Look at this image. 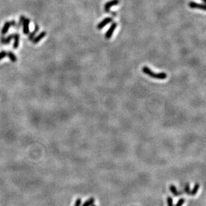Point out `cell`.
Masks as SVG:
<instances>
[{
	"label": "cell",
	"mask_w": 206,
	"mask_h": 206,
	"mask_svg": "<svg viewBox=\"0 0 206 206\" xmlns=\"http://www.w3.org/2000/svg\"><path fill=\"white\" fill-rule=\"evenodd\" d=\"M143 72L149 77H153V78L157 79H165L167 78L168 75H167L166 73L165 72H160V73H155L151 70L147 66H144L142 68Z\"/></svg>",
	"instance_id": "cell-1"
},
{
	"label": "cell",
	"mask_w": 206,
	"mask_h": 206,
	"mask_svg": "<svg viewBox=\"0 0 206 206\" xmlns=\"http://www.w3.org/2000/svg\"><path fill=\"white\" fill-rule=\"evenodd\" d=\"M118 26V24L117 23H113V24L111 25L110 28L108 29V30L107 31V32L106 33V35H105V38L106 39H110L112 38L113 34H114V31L116 30V28Z\"/></svg>",
	"instance_id": "cell-2"
},
{
	"label": "cell",
	"mask_w": 206,
	"mask_h": 206,
	"mask_svg": "<svg viewBox=\"0 0 206 206\" xmlns=\"http://www.w3.org/2000/svg\"><path fill=\"white\" fill-rule=\"evenodd\" d=\"M30 23V19L28 18H25L24 22H23V33L25 35H28L30 34V28H29V25Z\"/></svg>",
	"instance_id": "cell-3"
},
{
	"label": "cell",
	"mask_w": 206,
	"mask_h": 206,
	"mask_svg": "<svg viewBox=\"0 0 206 206\" xmlns=\"http://www.w3.org/2000/svg\"><path fill=\"white\" fill-rule=\"evenodd\" d=\"M112 17H106V18L103 19L100 23H99L98 26H97V28H98V30H102V28H104L105 26H107L108 24H110V23L112 22Z\"/></svg>",
	"instance_id": "cell-4"
},
{
	"label": "cell",
	"mask_w": 206,
	"mask_h": 206,
	"mask_svg": "<svg viewBox=\"0 0 206 206\" xmlns=\"http://www.w3.org/2000/svg\"><path fill=\"white\" fill-rule=\"evenodd\" d=\"M188 5H189V7H191L192 9H199L203 11L205 10V4H200L199 3L194 2V1H190Z\"/></svg>",
	"instance_id": "cell-5"
},
{
	"label": "cell",
	"mask_w": 206,
	"mask_h": 206,
	"mask_svg": "<svg viewBox=\"0 0 206 206\" xmlns=\"http://www.w3.org/2000/svg\"><path fill=\"white\" fill-rule=\"evenodd\" d=\"M46 34H47V33H46V32H44V31H43V32H41L40 34L38 35V36H35V38L33 39V40H32V43L34 44H37L38 43L40 42V41L42 40V39H44L45 37L46 36Z\"/></svg>",
	"instance_id": "cell-6"
},
{
	"label": "cell",
	"mask_w": 206,
	"mask_h": 206,
	"mask_svg": "<svg viewBox=\"0 0 206 206\" xmlns=\"http://www.w3.org/2000/svg\"><path fill=\"white\" fill-rule=\"evenodd\" d=\"M119 2H120L119 0H111V1H108V2H107L106 3V5H105L104 6V8L106 9V11H108L112 7L118 5Z\"/></svg>",
	"instance_id": "cell-7"
},
{
	"label": "cell",
	"mask_w": 206,
	"mask_h": 206,
	"mask_svg": "<svg viewBox=\"0 0 206 206\" xmlns=\"http://www.w3.org/2000/svg\"><path fill=\"white\" fill-rule=\"evenodd\" d=\"M14 34H10L8 36L5 37L4 36H1V43L2 44H9L11 42L12 39H13Z\"/></svg>",
	"instance_id": "cell-8"
},
{
	"label": "cell",
	"mask_w": 206,
	"mask_h": 206,
	"mask_svg": "<svg viewBox=\"0 0 206 206\" xmlns=\"http://www.w3.org/2000/svg\"><path fill=\"white\" fill-rule=\"evenodd\" d=\"M13 39H14V42H13V48L14 50H16L18 48L19 46V40H20V36L17 33L14 34V36H13Z\"/></svg>",
	"instance_id": "cell-9"
},
{
	"label": "cell",
	"mask_w": 206,
	"mask_h": 206,
	"mask_svg": "<svg viewBox=\"0 0 206 206\" xmlns=\"http://www.w3.org/2000/svg\"><path fill=\"white\" fill-rule=\"evenodd\" d=\"M10 28H11L10 21H6V22L4 24V25H3L2 29H1V35H2V36H5V35L8 32V31Z\"/></svg>",
	"instance_id": "cell-10"
},
{
	"label": "cell",
	"mask_w": 206,
	"mask_h": 206,
	"mask_svg": "<svg viewBox=\"0 0 206 206\" xmlns=\"http://www.w3.org/2000/svg\"><path fill=\"white\" fill-rule=\"evenodd\" d=\"M39 31V26L37 24H36L35 23V28H34V31H33L32 32H31L30 35H29L28 36V40L30 41H32L33 39H34L35 38V36H36V35L37 34V33H38V32Z\"/></svg>",
	"instance_id": "cell-11"
},
{
	"label": "cell",
	"mask_w": 206,
	"mask_h": 206,
	"mask_svg": "<svg viewBox=\"0 0 206 206\" xmlns=\"http://www.w3.org/2000/svg\"><path fill=\"white\" fill-rule=\"evenodd\" d=\"M170 191L172 193L174 194V195L176 196V197H178L179 195H182V192H179L178 191V189H177V188L176 186H175L174 185H173V184H172V185H170Z\"/></svg>",
	"instance_id": "cell-12"
},
{
	"label": "cell",
	"mask_w": 206,
	"mask_h": 206,
	"mask_svg": "<svg viewBox=\"0 0 206 206\" xmlns=\"http://www.w3.org/2000/svg\"><path fill=\"white\" fill-rule=\"evenodd\" d=\"M7 56L12 62H15L17 61L16 55H15L11 51H9L7 52Z\"/></svg>",
	"instance_id": "cell-13"
},
{
	"label": "cell",
	"mask_w": 206,
	"mask_h": 206,
	"mask_svg": "<svg viewBox=\"0 0 206 206\" xmlns=\"http://www.w3.org/2000/svg\"><path fill=\"white\" fill-rule=\"evenodd\" d=\"M25 18H26V17H25L24 15H21L20 17H19L18 24H16V26H15V28L17 30H19V29H20L21 27L22 26L23 22H24Z\"/></svg>",
	"instance_id": "cell-14"
},
{
	"label": "cell",
	"mask_w": 206,
	"mask_h": 206,
	"mask_svg": "<svg viewBox=\"0 0 206 206\" xmlns=\"http://www.w3.org/2000/svg\"><path fill=\"white\" fill-rule=\"evenodd\" d=\"M199 184H198V183H196V184H195V186H194L193 189L191 191V195H196L197 193V191H198V189H199Z\"/></svg>",
	"instance_id": "cell-15"
},
{
	"label": "cell",
	"mask_w": 206,
	"mask_h": 206,
	"mask_svg": "<svg viewBox=\"0 0 206 206\" xmlns=\"http://www.w3.org/2000/svg\"><path fill=\"white\" fill-rule=\"evenodd\" d=\"M94 202H95L94 198L91 197V198H89V199H87V201L83 204L82 206H91L92 204L94 203Z\"/></svg>",
	"instance_id": "cell-16"
},
{
	"label": "cell",
	"mask_w": 206,
	"mask_h": 206,
	"mask_svg": "<svg viewBox=\"0 0 206 206\" xmlns=\"http://www.w3.org/2000/svg\"><path fill=\"white\" fill-rule=\"evenodd\" d=\"M184 191L188 195H191V190H190V186L189 184H186L185 186V188H184Z\"/></svg>",
	"instance_id": "cell-17"
},
{
	"label": "cell",
	"mask_w": 206,
	"mask_h": 206,
	"mask_svg": "<svg viewBox=\"0 0 206 206\" xmlns=\"http://www.w3.org/2000/svg\"><path fill=\"white\" fill-rule=\"evenodd\" d=\"M185 201H186V200L184 198H181V199L178 200V203H176V205L175 206H182L183 204L185 203Z\"/></svg>",
	"instance_id": "cell-18"
},
{
	"label": "cell",
	"mask_w": 206,
	"mask_h": 206,
	"mask_svg": "<svg viewBox=\"0 0 206 206\" xmlns=\"http://www.w3.org/2000/svg\"><path fill=\"white\" fill-rule=\"evenodd\" d=\"M167 203H168V206H174L173 199L171 197H168L167 198Z\"/></svg>",
	"instance_id": "cell-19"
},
{
	"label": "cell",
	"mask_w": 206,
	"mask_h": 206,
	"mask_svg": "<svg viewBox=\"0 0 206 206\" xmlns=\"http://www.w3.org/2000/svg\"><path fill=\"white\" fill-rule=\"evenodd\" d=\"M7 56V52L5 51H1L0 52V60H1L3 58Z\"/></svg>",
	"instance_id": "cell-20"
},
{
	"label": "cell",
	"mask_w": 206,
	"mask_h": 206,
	"mask_svg": "<svg viewBox=\"0 0 206 206\" xmlns=\"http://www.w3.org/2000/svg\"><path fill=\"white\" fill-rule=\"evenodd\" d=\"M81 201V199H80V198H78V199H77L76 201H75V203L74 206H80Z\"/></svg>",
	"instance_id": "cell-21"
},
{
	"label": "cell",
	"mask_w": 206,
	"mask_h": 206,
	"mask_svg": "<svg viewBox=\"0 0 206 206\" xmlns=\"http://www.w3.org/2000/svg\"><path fill=\"white\" fill-rule=\"evenodd\" d=\"M10 24H11V27H13V28H15V26H16V22H15V20H11L10 21Z\"/></svg>",
	"instance_id": "cell-22"
},
{
	"label": "cell",
	"mask_w": 206,
	"mask_h": 206,
	"mask_svg": "<svg viewBox=\"0 0 206 206\" xmlns=\"http://www.w3.org/2000/svg\"><path fill=\"white\" fill-rule=\"evenodd\" d=\"M201 1H203V2H204V3H205V1H206V0H201Z\"/></svg>",
	"instance_id": "cell-23"
},
{
	"label": "cell",
	"mask_w": 206,
	"mask_h": 206,
	"mask_svg": "<svg viewBox=\"0 0 206 206\" xmlns=\"http://www.w3.org/2000/svg\"><path fill=\"white\" fill-rule=\"evenodd\" d=\"M91 206H97V205H94V204H92V205H91Z\"/></svg>",
	"instance_id": "cell-24"
}]
</instances>
